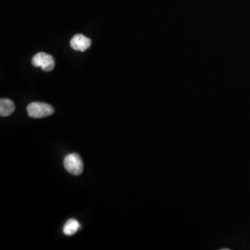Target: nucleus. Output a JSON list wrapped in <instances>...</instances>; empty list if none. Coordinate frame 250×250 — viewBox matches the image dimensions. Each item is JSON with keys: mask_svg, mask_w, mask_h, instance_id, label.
Listing matches in <instances>:
<instances>
[{"mask_svg": "<svg viewBox=\"0 0 250 250\" xmlns=\"http://www.w3.org/2000/svg\"><path fill=\"white\" fill-rule=\"evenodd\" d=\"M54 111L55 110L52 106L42 102H33L27 107L28 115L34 119H41L50 116L53 114Z\"/></svg>", "mask_w": 250, "mask_h": 250, "instance_id": "nucleus-1", "label": "nucleus"}, {"mask_svg": "<svg viewBox=\"0 0 250 250\" xmlns=\"http://www.w3.org/2000/svg\"><path fill=\"white\" fill-rule=\"evenodd\" d=\"M64 168L72 175H80L83 170V163L80 156L76 153L69 154L65 157L63 162Z\"/></svg>", "mask_w": 250, "mask_h": 250, "instance_id": "nucleus-2", "label": "nucleus"}, {"mask_svg": "<svg viewBox=\"0 0 250 250\" xmlns=\"http://www.w3.org/2000/svg\"><path fill=\"white\" fill-rule=\"evenodd\" d=\"M32 64L35 67L41 68L45 72H51L55 67V61L51 55L39 52L34 56L32 60Z\"/></svg>", "mask_w": 250, "mask_h": 250, "instance_id": "nucleus-3", "label": "nucleus"}, {"mask_svg": "<svg viewBox=\"0 0 250 250\" xmlns=\"http://www.w3.org/2000/svg\"><path fill=\"white\" fill-rule=\"evenodd\" d=\"M70 45L72 49L80 52H84L87 50L91 45V40L88 37L83 36V35H75L72 38Z\"/></svg>", "mask_w": 250, "mask_h": 250, "instance_id": "nucleus-4", "label": "nucleus"}, {"mask_svg": "<svg viewBox=\"0 0 250 250\" xmlns=\"http://www.w3.org/2000/svg\"><path fill=\"white\" fill-rule=\"evenodd\" d=\"M15 110L14 103L8 99H1L0 100V115L7 117L11 115Z\"/></svg>", "mask_w": 250, "mask_h": 250, "instance_id": "nucleus-5", "label": "nucleus"}, {"mask_svg": "<svg viewBox=\"0 0 250 250\" xmlns=\"http://www.w3.org/2000/svg\"><path fill=\"white\" fill-rule=\"evenodd\" d=\"M81 225L78 221L74 219H70L63 227V232L66 235H73L74 233L78 232L80 229Z\"/></svg>", "mask_w": 250, "mask_h": 250, "instance_id": "nucleus-6", "label": "nucleus"}]
</instances>
